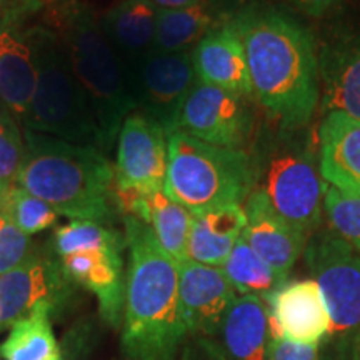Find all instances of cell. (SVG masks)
Wrapping results in <instances>:
<instances>
[{"label": "cell", "instance_id": "1", "mask_svg": "<svg viewBox=\"0 0 360 360\" xmlns=\"http://www.w3.org/2000/svg\"><path fill=\"white\" fill-rule=\"evenodd\" d=\"M231 24L244 44L257 102L277 127L304 129L321 102L314 34L289 11L262 0L242 4Z\"/></svg>", "mask_w": 360, "mask_h": 360}, {"label": "cell", "instance_id": "2", "mask_svg": "<svg viewBox=\"0 0 360 360\" xmlns=\"http://www.w3.org/2000/svg\"><path fill=\"white\" fill-rule=\"evenodd\" d=\"M124 227L129 270L122 352L127 360H175L187 337L179 312V265L150 225L124 217Z\"/></svg>", "mask_w": 360, "mask_h": 360}, {"label": "cell", "instance_id": "3", "mask_svg": "<svg viewBox=\"0 0 360 360\" xmlns=\"http://www.w3.org/2000/svg\"><path fill=\"white\" fill-rule=\"evenodd\" d=\"M25 154L17 186L72 220L112 217L115 174L101 148L24 129Z\"/></svg>", "mask_w": 360, "mask_h": 360}, {"label": "cell", "instance_id": "4", "mask_svg": "<svg viewBox=\"0 0 360 360\" xmlns=\"http://www.w3.org/2000/svg\"><path fill=\"white\" fill-rule=\"evenodd\" d=\"M44 24L64 42L72 69L92 107L105 155L114 147L124 120L135 110L125 64L101 27V15L82 0L45 4Z\"/></svg>", "mask_w": 360, "mask_h": 360}, {"label": "cell", "instance_id": "5", "mask_svg": "<svg viewBox=\"0 0 360 360\" xmlns=\"http://www.w3.org/2000/svg\"><path fill=\"white\" fill-rule=\"evenodd\" d=\"M164 192L192 215L240 205L254 191V165L242 148L202 142L182 130L167 135Z\"/></svg>", "mask_w": 360, "mask_h": 360}, {"label": "cell", "instance_id": "6", "mask_svg": "<svg viewBox=\"0 0 360 360\" xmlns=\"http://www.w3.org/2000/svg\"><path fill=\"white\" fill-rule=\"evenodd\" d=\"M27 37L32 45L37 84L24 129L101 148L96 117L62 39L44 22L27 25Z\"/></svg>", "mask_w": 360, "mask_h": 360}, {"label": "cell", "instance_id": "7", "mask_svg": "<svg viewBox=\"0 0 360 360\" xmlns=\"http://www.w3.org/2000/svg\"><path fill=\"white\" fill-rule=\"evenodd\" d=\"M281 130L259 142L252 159L254 188L265 193L272 209L309 236L321 225L326 180L309 143L297 139V130Z\"/></svg>", "mask_w": 360, "mask_h": 360}, {"label": "cell", "instance_id": "8", "mask_svg": "<svg viewBox=\"0 0 360 360\" xmlns=\"http://www.w3.org/2000/svg\"><path fill=\"white\" fill-rule=\"evenodd\" d=\"M304 252L330 322L319 345L321 360H360V250L323 231L310 238Z\"/></svg>", "mask_w": 360, "mask_h": 360}, {"label": "cell", "instance_id": "9", "mask_svg": "<svg viewBox=\"0 0 360 360\" xmlns=\"http://www.w3.org/2000/svg\"><path fill=\"white\" fill-rule=\"evenodd\" d=\"M134 112L157 120L165 132L177 130L184 102L197 82L191 52L150 51L125 64Z\"/></svg>", "mask_w": 360, "mask_h": 360}, {"label": "cell", "instance_id": "10", "mask_svg": "<svg viewBox=\"0 0 360 360\" xmlns=\"http://www.w3.org/2000/svg\"><path fill=\"white\" fill-rule=\"evenodd\" d=\"M250 98L197 80L177 120L182 130L202 142L224 148H244L254 129Z\"/></svg>", "mask_w": 360, "mask_h": 360}, {"label": "cell", "instance_id": "11", "mask_svg": "<svg viewBox=\"0 0 360 360\" xmlns=\"http://www.w3.org/2000/svg\"><path fill=\"white\" fill-rule=\"evenodd\" d=\"M72 285L60 262L32 249L24 262L0 276V330L42 305L53 312L64 309L74 292Z\"/></svg>", "mask_w": 360, "mask_h": 360}, {"label": "cell", "instance_id": "12", "mask_svg": "<svg viewBox=\"0 0 360 360\" xmlns=\"http://www.w3.org/2000/svg\"><path fill=\"white\" fill-rule=\"evenodd\" d=\"M115 186L152 193L164 188L167 175V132L152 117L132 112L119 132Z\"/></svg>", "mask_w": 360, "mask_h": 360}, {"label": "cell", "instance_id": "13", "mask_svg": "<svg viewBox=\"0 0 360 360\" xmlns=\"http://www.w3.org/2000/svg\"><path fill=\"white\" fill-rule=\"evenodd\" d=\"M177 265L179 312L187 337L215 339L236 300V290L222 267H210L191 259Z\"/></svg>", "mask_w": 360, "mask_h": 360}, {"label": "cell", "instance_id": "14", "mask_svg": "<svg viewBox=\"0 0 360 360\" xmlns=\"http://www.w3.org/2000/svg\"><path fill=\"white\" fill-rule=\"evenodd\" d=\"M322 110L360 119V29L337 30L317 49Z\"/></svg>", "mask_w": 360, "mask_h": 360}, {"label": "cell", "instance_id": "15", "mask_svg": "<svg viewBox=\"0 0 360 360\" xmlns=\"http://www.w3.org/2000/svg\"><path fill=\"white\" fill-rule=\"evenodd\" d=\"M272 339L321 345L328 332V312L314 278L283 283L267 300Z\"/></svg>", "mask_w": 360, "mask_h": 360}, {"label": "cell", "instance_id": "16", "mask_svg": "<svg viewBox=\"0 0 360 360\" xmlns=\"http://www.w3.org/2000/svg\"><path fill=\"white\" fill-rule=\"evenodd\" d=\"M244 212L247 225L242 238L278 276L289 278L292 267L307 245V236L287 224L259 188H254L245 199Z\"/></svg>", "mask_w": 360, "mask_h": 360}, {"label": "cell", "instance_id": "17", "mask_svg": "<svg viewBox=\"0 0 360 360\" xmlns=\"http://www.w3.org/2000/svg\"><path fill=\"white\" fill-rule=\"evenodd\" d=\"M60 264L72 282L97 297L103 321L114 328L122 326L125 305L122 249L77 252L62 257Z\"/></svg>", "mask_w": 360, "mask_h": 360}, {"label": "cell", "instance_id": "18", "mask_svg": "<svg viewBox=\"0 0 360 360\" xmlns=\"http://www.w3.org/2000/svg\"><path fill=\"white\" fill-rule=\"evenodd\" d=\"M191 56L199 82L247 98L254 96L244 44L231 20L207 34L192 49Z\"/></svg>", "mask_w": 360, "mask_h": 360}, {"label": "cell", "instance_id": "19", "mask_svg": "<svg viewBox=\"0 0 360 360\" xmlns=\"http://www.w3.org/2000/svg\"><path fill=\"white\" fill-rule=\"evenodd\" d=\"M37 69L27 24L0 22V105L24 127L32 102Z\"/></svg>", "mask_w": 360, "mask_h": 360}, {"label": "cell", "instance_id": "20", "mask_svg": "<svg viewBox=\"0 0 360 360\" xmlns=\"http://www.w3.org/2000/svg\"><path fill=\"white\" fill-rule=\"evenodd\" d=\"M319 169L328 186L360 193V119L328 112L319 129Z\"/></svg>", "mask_w": 360, "mask_h": 360}, {"label": "cell", "instance_id": "21", "mask_svg": "<svg viewBox=\"0 0 360 360\" xmlns=\"http://www.w3.org/2000/svg\"><path fill=\"white\" fill-rule=\"evenodd\" d=\"M214 340L227 360H272L269 304L255 295H237Z\"/></svg>", "mask_w": 360, "mask_h": 360}, {"label": "cell", "instance_id": "22", "mask_svg": "<svg viewBox=\"0 0 360 360\" xmlns=\"http://www.w3.org/2000/svg\"><path fill=\"white\" fill-rule=\"evenodd\" d=\"M240 0H200L179 11H160L157 15L154 51L191 52L207 34L236 15Z\"/></svg>", "mask_w": 360, "mask_h": 360}, {"label": "cell", "instance_id": "23", "mask_svg": "<svg viewBox=\"0 0 360 360\" xmlns=\"http://www.w3.org/2000/svg\"><path fill=\"white\" fill-rule=\"evenodd\" d=\"M157 8L150 0H119L101 15V27L124 64L154 51Z\"/></svg>", "mask_w": 360, "mask_h": 360}, {"label": "cell", "instance_id": "24", "mask_svg": "<svg viewBox=\"0 0 360 360\" xmlns=\"http://www.w3.org/2000/svg\"><path fill=\"white\" fill-rule=\"evenodd\" d=\"M247 215L242 205H225L209 212L193 215L187 257L210 267H222L244 233Z\"/></svg>", "mask_w": 360, "mask_h": 360}, {"label": "cell", "instance_id": "25", "mask_svg": "<svg viewBox=\"0 0 360 360\" xmlns=\"http://www.w3.org/2000/svg\"><path fill=\"white\" fill-rule=\"evenodd\" d=\"M56 314L42 305L11 327V334L0 344L4 360H51L60 354L52 330L51 317Z\"/></svg>", "mask_w": 360, "mask_h": 360}, {"label": "cell", "instance_id": "26", "mask_svg": "<svg viewBox=\"0 0 360 360\" xmlns=\"http://www.w3.org/2000/svg\"><path fill=\"white\" fill-rule=\"evenodd\" d=\"M222 270L237 295H255L265 302L287 282L242 237L233 245Z\"/></svg>", "mask_w": 360, "mask_h": 360}, {"label": "cell", "instance_id": "27", "mask_svg": "<svg viewBox=\"0 0 360 360\" xmlns=\"http://www.w3.org/2000/svg\"><path fill=\"white\" fill-rule=\"evenodd\" d=\"M193 215L162 191L148 193V220L162 249L180 264L187 260V244Z\"/></svg>", "mask_w": 360, "mask_h": 360}, {"label": "cell", "instance_id": "28", "mask_svg": "<svg viewBox=\"0 0 360 360\" xmlns=\"http://www.w3.org/2000/svg\"><path fill=\"white\" fill-rule=\"evenodd\" d=\"M125 237L112 227H107L96 220H72L70 224L62 225L53 232L52 247L58 257L77 254L87 250L102 249H122Z\"/></svg>", "mask_w": 360, "mask_h": 360}, {"label": "cell", "instance_id": "29", "mask_svg": "<svg viewBox=\"0 0 360 360\" xmlns=\"http://www.w3.org/2000/svg\"><path fill=\"white\" fill-rule=\"evenodd\" d=\"M323 212L330 231L360 250V193L342 191L327 184Z\"/></svg>", "mask_w": 360, "mask_h": 360}, {"label": "cell", "instance_id": "30", "mask_svg": "<svg viewBox=\"0 0 360 360\" xmlns=\"http://www.w3.org/2000/svg\"><path fill=\"white\" fill-rule=\"evenodd\" d=\"M0 205L7 210L13 224L29 237L45 231V229L53 227L58 220V214L53 207L37 199L19 186H15L8 192V195L0 202Z\"/></svg>", "mask_w": 360, "mask_h": 360}, {"label": "cell", "instance_id": "31", "mask_svg": "<svg viewBox=\"0 0 360 360\" xmlns=\"http://www.w3.org/2000/svg\"><path fill=\"white\" fill-rule=\"evenodd\" d=\"M25 154L20 125L0 105V202L17 186Z\"/></svg>", "mask_w": 360, "mask_h": 360}, {"label": "cell", "instance_id": "32", "mask_svg": "<svg viewBox=\"0 0 360 360\" xmlns=\"http://www.w3.org/2000/svg\"><path fill=\"white\" fill-rule=\"evenodd\" d=\"M30 252H32L30 237L13 224L7 210L0 205V276L11 272L24 262Z\"/></svg>", "mask_w": 360, "mask_h": 360}, {"label": "cell", "instance_id": "33", "mask_svg": "<svg viewBox=\"0 0 360 360\" xmlns=\"http://www.w3.org/2000/svg\"><path fill=\"white\" fill-rule=\"evenodd\" d=\"M272 360H321V350L319 345L272 339Z\"/></svg>", "mask_w": 360, "mask_h": 360}, {"label": "cell", "instance_id": "34", "mask_svg": "<svg viewBox=\"0 0 360 360\" xmlns=\"http://www.w3.org/2000/svg\"><path fill=\"white\" fill-rule=\"evenodd\" d=\"M180 360H227V357L214 339L188 337V340L182 345Z\"/></svg>", "mask_w": 360, "mask_h": 360}, {"label": "cell", "instance_id": "35", "mask_svg": "<svg viewBox=\"0 0 360 360\" xmlns=\"http://www.w3.org/2000/svg\"><path fill=\"white\" fill-rule=\"evenodd\" d=\"M281 2L290 11L304 13L312 19H321L339 6L340 0H281Z\"/></svg>", "mask_w": 360, "mask_h": 360}, {"label": "cell", "instance_id": "36", "mask_svg": "<svg viewBox=\"0 0 360 360\" xmlns=\"http://www.w3.org/2000/svg\"><path fill=\"white\" fill-rule=\"evenodd\" d=\"M150 2L160 11H179V8L195 6L200 0H150Z\"/></svg>", "mask_w": 360, "mask_h": 360}, {"label": "cell", "instance_id": "37", "mask_svg": "<svg viewBox=\"0 0 360 360\" xmlns=\"http://www.w3.org/2000/svg\"><path fill=\"white\" fill-rule=\"evenodd\" d=\"M51 360H65V355H64V352H62V350H60V354L56 355V357L51 359Z\"/></svg>", "mask_w": 360, "mask_h": 360}, {"label": "cell", "instance_id": "38", "mask_svg": "<svg viewBox=\"0 0 360 360\" xmlns=\"http://www.w3.org/2000/svg\"><path fill=\"white\" fill-rule=\"evenodd\" d=\"M44 2L45 4H51V2H53V0H44Z\"/></svg>", "mask_w": 360, "mask_h": 360}]
</instances>
